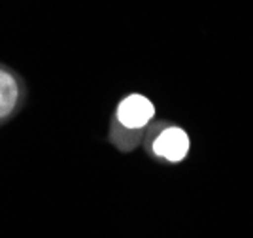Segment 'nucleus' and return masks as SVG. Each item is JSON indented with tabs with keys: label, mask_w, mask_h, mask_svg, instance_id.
Returning a JSON list of instances; mask_svg holds the SVG:
<instances>
[{
	"label": "nucleus",
	"mask_w": 253,
	"mask_h": 238,
	"mask_svg": "<svg viewBox=\"0 0 253 238\" xmlns=\"http://www.w3.org/2000/svg\"><path fill=\"white\" fill-rule=\"evenodd\" d=\"M153 153L170 163H178L189 153V136L179 127H169L155 138Z\"/></svg>",
	"instance_id": "nucleus-2"
},
{
	"label": "nucleus",
	"mask_w": 253,
	"mask_h": 238,
	"mask_svg": "<svg viewBox=\"0 0 253 238\" xmlns=\"http://www.w3.org/2000/svg\"><path fill=\"white\" fill-rule=\"evenodd\" d=\"M155 115V106L153 102L142 96V95H130L121 100L117 108V119L125 129L138 131L142 127L151 121V117Z\"/></svg>",
	"instance_id": "nucleus-1"
},
{
	"label": "nucleus",
	"mask_w": 253,
	"mask_h": 238,
	"mask_svg": "<svg viewBox=\"0 0 253 238\" xmlns=\"http://www.w3.org/2000/svg\"><path fill=\"white\" fill-rule=\"evenodd\" d=\"M19 102V83L13 74L0 68V119L13 114Z\"/></svg>",
	"instance_id": "nucleus-3"
}]
</instances>
